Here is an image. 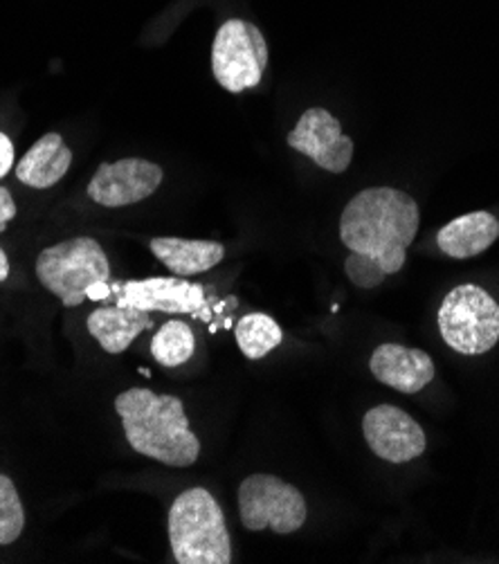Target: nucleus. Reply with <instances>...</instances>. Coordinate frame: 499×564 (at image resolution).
Segmentation results:
<instances>
[{
    "mask_svg": "<svg viewBox=\"0 0 499 564\" xmlns=\"http://www.w3.org/2000/svg\"><path fill=\"white\" fill-rule=\"evenodd\" d=\"M419 232V205L405 192L371 187L360 192L343 212L340 239L362 257L376 261L384 274L405 265L408 248Z\"/></svg>",
    "mask_w": 499,
    "mask_h": 564,
    "instance_id": "obj_1",
    "label": "nucleus"
},
{
    "mask_svg": "<svg viewBox=\"0 0 499 564\" xmlns=\"http://www.w3.org/2000/svg\"><path fill=\"white\" fill-rule=\"evenodd\" d=\"M116 410L135 453L172 468L198 462L200 441L192 432L178 397L133 387L116 399Z\"/></svg>",
    "mask_w": 499,
    "mask_h": 564,
    "instance_id": "obj_2",
    "label": "nucleus"
},
{
    "mask_svg": "<svg viewBox=\"0 0 499 564\" xmlns=\"http://www.w3.org/2000/svg\"><path fill=\"white\" fill-rule=\"evenodd\" d=\"M170 542L178 564L232 562V540L224 509L205 488H189L172 503Z\"/></svg>",
    "mask_w": 499,
    "mask_h": 564,
    "instance_id": "obj_3",
    "label": "nucleus"
},
{
    "mask_svg": "<svg viewBox=\"0 0 499 564\" xmlns=\"http://www.w3.org/2000/svg\"><path fill=\"white\" fill-rule=\"evenodd\" d=\"M36 276L45 291L73 308L86 300V291L95 281H108L110 263L95 239L77 237L45 248L36 259Z\"/></svg>",
    "mask_w": 499,
    "mask_h": 564,
    "instance_id": "obj_4",
    "label": "nucleus"
},
{
    "mask_svg": "<svg viewBox=\"0 0 499 564\" xmlns=\"http://www.w3.org/2000/svg\"><path fill=\"white\" fill-rule=\"evenodd\" d=\"M438 330L457 354H488L499 343V304L479 286H457L438 308Z\"/></svg>",
    "mask_w": 499,
    "mask_h": 564,
    "instance_id": "obj_5",
    "label": "nucleus"
},
{
    "mask_svg": "<svg viewBox=\"0 0 499 564\" xmlns=\"http://www.w3.org/2000/svg\"><path fill=\"white\" fill-rule=\"evenodd\" d=\"M239 516L248 531L291 535L304 527L308 511L295 486L272 475H250L239 488Z\"/></svg>",
    "mask_w": 499,
    "mask_h": 564,
    "instance_id": "obj_6",
    "label": "nucleus"
},
{
    "mask_svg": "<svg viewBox=\"0 0 499 564\" xmlns=\"http://www.w3.org/2000/svg\"><path fill=\"white\" fill-rule=\"evenodd\" d=\"M268 68V43L261 30L232 19L220 25L211 45V73L228 93H243L263 79Z\"/></svg>",
    "mask_w": 499,
    "mask_h": 564,
    "instance_id": "obj_7",
    "label": "nucleus"
},
{
    "mask_svg": "<svg viewBox=\"0 0 499 564\" xmlns=\"http://www.w3.org/2000/svg\"><path fill=\"white\" fill-rule=\"evenodd\" d=\"M116 300L120 306H133L144 313H189L207 317L205 311V289L200 284H189L183 276H153L142 281H116Z\"/></svg>",
    "mask_w": 499,
    "mask_h": 564,
    "instance_id": "obj_8",
    "label": "nucleus"
},
{
    "mask_svg": "<svg viewBox=\"0 0 499 564\" xmlns=\"http://www.w3.org/2000/svg\"><path fill=\"white\" fill-rule=\"evenodd\" d=\"M162 183V169L142 158L104 162L88 183V198L101 207H127L149 198Z\"/></svg>",
    "mask_w": 499,
    "mask_h": 564,
    "instance_id": "obj_9",
    "label": "nucleus"
},
{
    "mask_svg": "<svg viewBox=\"0 0 499 564\" xmlns=\"http://www.w3.org/2000/svg\"><path fill=\"white\" fill-rule=\"evenodd\" d=\"M289 147L308 155L319 169L343 174L354 158V142L343 133L340 122L324 108H308L289 133Z\"/></svg>",
    "mask_w": 499,
    "mask_h": 564,
    "instance_id": "obj_10",
    "label": "nucleus"
},
{
    "mask_svg": "<svg viewBox=\"0 0 499 564\" xmlns=\"http://www.w3.org/2000/svg\"><path fill=\"white\" fill-rule=\"evenodd\" d=\"M362 432L376 457L390 464H408L425 453L423 427L394 405H378L365 414Z\"/></svg>",
    "mask_w": 499,
    "mask_h": 564,
    "instance_id": "obj_11",
    "label": "nucleus"
},
{
    "mask_svg": "<svg viewBox=\"0 0 499 564\" xmlns=\"http://www.w3.org/2000/svg\"><path fill=\"white\" fill-rule=\"evenodd\" d=\"M371 373L382 384L401 393H419L434 378V362L421 349L403 345H380L371 356Z\"/></svg>",
    "mask_w": 499,
    "mask_h": 564,
    "instance_id": "obj_12",
    "label": "nucleus"
},
{
    "mask_svg": "<svg viewBox=\"0 0 499 564\" xmlns=\"http://www.w3.org/2000/svg\"><path fill=\"white\" fill-rule=\"evenodd\" d=\"M73 164V151L59 133H45L17 164V178L34 189L57 185Z\"/></svg>",
    "mask_w": 499,
    "mask_h": 564,
    "instance_id": "obj_13",
    "label": "nucleus"
},
{
    "mask_svg": "<svg viewBox=\"0 0 499 564\" xmlns=\"http://www.w3.org/2000/svg\"><path fill=\"white\" fill-rule=\"evenodd\" d=\"M88 333L99 343V347L106 354H124L135 337L151 328L153 322L149 313L133 308V306H110V308H97L86 319Z\"/></svg>",
    "mask_w": 499,
    "mask_h": 564,
    "instance_id": "obj_14",
    "label": "nucleus"
},
{
    "mask_svg": "<svg viewBox=\"0 0 499 564\" xmlns=\"http://www.w3.org/2000/svg\"><path fill=\"white\" fill-rule=\"evenodd\" d=\"M499 237V220L488 212H473L451 220L436 235L438 250L453 259H470L488 250Z\"/></svg>",
    "mask_w": 499,
    "mask_h": 564,
    "instance_id": "obj_15",
    "label": "nucleus"
},
{
    "mask_svg": "<svg viewBox=\"0 0 499 564\" xmlns=\"http://www.w3.org/2000/svg\"><path fill=\"white\" fill-rule=\"evenodd\" d=\"M149 246H151V252L176 276H192V274L207 272L226 257V248L216 241L158 237Z\"/></svg>",
    "mask_w": 499,
    "mask_h": 564,
    "instance_id": "obj_16",
    "label": "nucleus"
},
{
    "mask_svg": "<svg viewBox=\"0 0 499 564\" xmlns=\"http://www.w3.org/2000/svg\"><path fill=\"white\" fill-rule=\"evenodd\" d=\"M235 337L241 354L248 360H261L282 345L284 330L270 315L250 313L241 317L239 324L235 326Z\"/></svg>",
    "mask_w": 499,
    "mask_h": 564,
    "instance_id": "obj_17",
    "label": "nucleus"
},
{
    "mask_svg": "<svg viewBox=\"0 0 499 564\" xmlns=\"http://www.w3.org/2000/svg\"><path fill=\"white\" fill-rule=\"evenodd\" d=\"M194 349H196V337L192 326L178 319L162 324L151 343L153 358L162 367H170V369L185 365L194 356Z\"/></svg>",
    "mask_w": 499,
    "mask_h": 564,
    "instance_id": "obj_18",
    "label": "nucleus"
},
{
    "mask_svg": "<svg viewBox=\"0 0 499 564\" xmlns=\"http://www.w3.org/2000/svg\"><path fill=\"white\" fill-rule=\"evenodd\" d=\"M25 529V511L14 481L0 475V546H8L21 538Z\"/></svg>",
    "mask_w": 499,
    "mask_h": 564,
    "instance_id": "obj_19",
    "label": "nucleus"
},
{
    "mask_svg": "<svg viewBox=\"0 0 499 564\" xmlns=\"http://www.w3.org/2000/svg\"><path fill=\"white\" fill-rule=\"evenodd\" d=\"M345 270H347V276L351 279V284L358 289H365V291L380 286L387 276L376 261H371L369 257L356 254V252H351L347 257Z\"/></svg>",
    "mask_w": 499,
    "mask_h": 564,
    "instance_id": "obj_20",
    "label": "nucleus"
},
{
    "mask_svg": "<svg viewBox=\"0 0 499 564\" xmlns=\"http://www.w3.org/2000/svg\"><path fill=\"white\" fill-rule=\"evenodd\" d=\"M17 218V203L10 194V189L0 187V232L8 230V223Z\"/></svg>",
    "mask_w": 499,
    "mask_h": 564,
    "instance_id": "obj_21",
    "label": "nucleus"
},
{
    "mask_svg": "<svg viewBox=\"0 0 499 564\" xmlns=\"http://www.w3.org/2000/svg\"><path fill=\"white\" fill-rule=\"evenodd\" d=\"M12 164H14V144L3 131H0V178H6L12 172Z\"/></svg>",
    "mask_w": 499,
    "mask_h": 564,
    "instance_id": "obj_22",
    "label": "nucleus"
},
{
    "mask_svg": "<svg viewBox=\"0 0 499 564\" xmlns=\"http://www.w3.org/2000/svg\"><path fill=\"white\" fill-rule=\"evenodd\" d=\"M110 295H113V291H110L108 281H95V284L86 291V297L93 300V302H101V300H108Z\"/></svg>",
    "mask_w": 499,
    "mask_h": 564,
    "instance_id": "obj_23",
    "label": "nucleus"
},
{
    "mask_svg": "<svg viewBox=\"0 0 499 564\" xmlns=\"http://www.w3.org/2000/svg\"><path fill=\"white\" fill-rule=\"evenodd\" d=\"M10 276V261H8V254L0 250V281H6Z\"/></svg>",
    "mask_w": 499,
    "mask_h": 564,
    "instance_id": "obj_24",
    "label": "nucleus"
}]
</instances>
